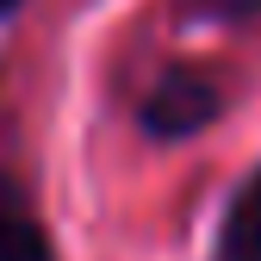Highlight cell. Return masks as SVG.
Here are the masks:
<instances>
[{"mask_svg":"<svg viewBox=\"0 0 261 261\" xmlns=\"http://www.w3.org/2000/svg\"><path fill=\"white\" fill-rule=\"evenodd\" d=\"M205 19H261V0H187Z\"/></svg>","mask_w":261,"mask_h":261,"instance_id":"4","label":"cell"},{"mask_svg":"<svg viewBox=\"0 0 261 261\" xmlns=\"http://www.w3.org/2000/svg\"><path fill=\"white\" fill-rule=\"evenodd\" d=\"M0 261H56L50 230L38 224V212L25 199H13V193H0Z\"/></svg>","mask_w":261,"mask_h":261,"instance_id":"3","label":"cell"},{"mask_svg":"<svg viewBox=\"0 0 261 261\" xmlns=\"http://www.w3.org/2000/svg\"><path fill=\"white\" fill-rule=\"evenodd\" d=\"M13 7H19V0H0V13H13Z\"/></svg>","mask_w":261,"mask_h":261,"instance_id":"5","label":"cell"},{"mask_svg":"<svg viewBox=\"0 0 261 261\" xmlns=\"http://www.w3.org/2000/svg\"><path fill=\"white\" fill-rule=\"evenodd\" d=\"M212 261H261V168L243 180V193L230 199V212H224Z\"/></svg>","mask_w":261,"mask_h":261,"instance_id":"2","label":"cell"},{"mask_svg":"<svg viewBox=\"0 0 261 261\" xmlns=\"http://www.w3.org/2000/svg\"><path fill=\"white\" fill-rule=\"evenodd\" d=\"M137 118L149 137H193V130H205L218 118V87L205 75H162Z\"/></svg>","mask_w":261,"mask_h":261,"instance_id":"1","label":"cell"}]
</instances>
